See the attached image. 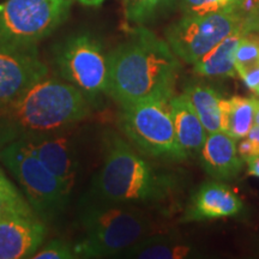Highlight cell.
<instances>
[{"mask_svg": "<svg viewBox=\"0 0 259 259\" xmlns=\"http://www.w3.org/2000/svg\"><path fill=\"white\" fill-rule=\"evenodd\" d=\"M106 94L120 106L153 99L169 100L180 61L167 41L143 25L135 27L127 40L107 56Z\"/></svg>", "mask_w": 259, "mask_h": 259, "instance_id": "obj_1", "label": "cell"}, {"mask_svg": "<svg viewBox=\"0 0 259 259\" xmlns=\"http://www.w3.org/2000/svg\"><path fill=\"white\" fill-rule=\"evenodd\" d=\"M89 114V100L76 87L44 78L0 106V148L21 139L65 131Z\"/></svg>", "mask_w": 259, "mask_h": 259, "instance_id": "obj_2", "label": "cell"}, {"mask_svg": "<svg viewBox=\"0 0 259 259\" xmlns=\"http://www.w3.org/2000/svg\"><path fill=\"white\" fill-rule=\"evenodd\" d=\"M179 189L178 178L160 171L118 135L105 141L100 170L94 177L89 196L116 203L160 206Z\"/></svg>", "mask_w": 259, "mask_h": 259, "instance_id": "obj_3", "label": "cell"}, {"mask_svg": "<svg viewBox=\"0 0 259 259\" xmlns=\"http://www.w3.org/2000/svg\"><path fill=\"white\" fill-rule=\"evenodd\" d=\"M79 219L85 238L74 246L77 258H116L151 232L150 219L138 205L89 194L80 204Z\"/></svg>", "mask_w": 259, "mask_h": 259, "instance_id": "obj_4", "label": "cell"}, {"mask_svg": "<svg viewBox=\"0 0 259 259\" xmlns=\"http://www.w3.org/2000/svg\"><path fill=\"white\" fill-rule=\"evenodd\" d=\"M70 0H5L0 4V50L35 51L66 21Z\"/></svg>", "mask_w": 259, "mask_h": 259, "instance_id": "obj_5", "label": "cell"}, {"mask_svg": "<svg viewBox=\"0 0 259 259\" xmlns=\"http://www.w3.org/2000/svg\"><path fill=\"white\" fill-rule=\"evenodd\" d=\"M169 100L153 99L120 106V127L141 153L185 161L189 157L178 142Z\"/></svg>", "mask_w": 259, "mask_h": 259, "instance_id": "obj_6", "label": "cell"}, {"mask_svg": "<svg viewBox=\"0 0 259 259\" xmlns=\"http://www.w3.org/2000/svg\"><path fill=\"white\" fill-rule=\"evenodd\" d=\"M0 161L11 171L38 219L52 220L66 208L70 193L22 141L0 148Z\"/></svg>", "mask_w": 259, "mask_h": 259, "instance_id": "obj_7", "label": "cell"}, {"mask_svg": "<svg viewBox=\"0 0 259 259\" xmlns=\"http://www.w3.org/2000/svg\"><path fill=\"white\" fill-rule=\"evenodd\" d=\"M244 23L240 12L184 15L166 30V41L174 54L193 65Z\"/></svg>", "mask_w": 259, "mask_h": 259, "instance_id": "obj_8", "label": "cell"}, {"mask_svg": "<svg viewBox=\"0 0 259 259\" xmlns=\"http://www.w3.org/2000/svg\"><path fill=\"white\" fill-rule=\"evenodd\" d=\"M57 65L60 76L89 101L106 94L108 59L101 45L90 35H78L65 42L58 54Z\"/></svg>", "mask_w": 259, "mask_h": 259, "instance_id": "obj_9", "label": "cell"}, {"mask_svg": "<svg viewBox=\"0 0 259 259\" xmlns=\"http://www.w3.org/2000/svg\"><path fill=\"white\" fill-rule=\"evenodd\" d=\"M47 73L35 51L0 50V106L15 101Z\"/></svg>", "mask_w": 259, "mask_h": 259, "instance_id": "obj_10", "label": "cell"}, {"mask_svg": "<svg viewBox=\"0 0 259 259\" xmlns=\"http://www.w3.org/2000/svg\"><path fill=\"white\" fill-rule=\"evenodd\" d=\"M21 141L60 181L67 193L71 194L78 170V160L72 138L59 131Z\"/></svg>", "mask_w": 259, "mask_h": 259, "instance_id": "obj_11", "label": "cell"}, {"mask_svg": "<svg viewBox=\"0 0 259 259\" xmlns=\"http://www.w3.org/2000/svg\"><path fill=\"white\" fill-rule=\"evenodd\" d=\"M244 203L223 181H205L191 194L181 222L235 218L244 211Z\"/></svg>", "mask_w": 259, "mask_h": 259, "instance_id": "obj_12", "label": "cell"}, {"mask_svg": "<svg viewBox=\"0 0 259 259\" xmlns=\"http://www.w3.org/2000/svg\"><path fill=\"white\" fill-rule=\"evenodd\" d=\"M46 227L36 216L0 218V259L32 258L44 244Z\"/></svg>", "mask_w": 259, "mask_h": 259, "instance_id": "obj_13", "label": "cell"}, {"mask_svg": "<svg viewBox=\"0 0 259 259\" xmlns=\"http://www.w3.org/2000/svg\"><path fill=\"white\" fill-rule=\"evenodd\" d=\"M199 158L205 173L219 181L235 180L245 163L238 154L236 139L223 131L208 134Z\"/></svg>", "mask_w": 259, "mask_h": 259, "instance_id": "obj_14", "label": "cell"}, {"mask_svg": "<svg viewBox=\"0 0 259 259\" xmlns=\"http://www.w3.org/2000/svg\"><path fill=\"white\" fill-rule=\"evenodd\" d=\"M204 252L179 235H148L121 252L116 258L187 259L200 258Z\"/></svg>", "mask_w": 259, "mask_h": 259, "instance_id": "obj_15", "label": "cell"}, {"mask_svg": "<svg viewBox=\"0 0 259 259\" xmlns=\"http://www.w3.org/2000/svg\"><path fill=\"white\" fill-rule=\"evenodd\" d=\"M169 107L180 147L185 151L187 157L197 156L202 150L208 132L184 94L171 97Z\"/></svg>", "mask_w": 259, "mask_h": 259, "instance_id": "obj_16", "label": "cell"}, {"mask_svg": "<svg viewBox=\"0 0 259 259\" xmlns=\"http://www.w3.org/2000/svg\"><path fill=\"white\" fill-rule=\"evenodd\" d=\"M244 34H246L244 27L240 25L206 56L193 64L194 72L203 77L238 76L235 67V51Z\"/></svg>", "mask_w": 259, "mask_h": 259, "instance_id": "obj_17", "label": "cell"}, {"mask_svg": "<svg viewBox=\"0 0 259 259\" xmlns=\"http://www.w3.org/2000/svg\"><path fill=\"white\" fill-rule=\"evenodd\" d=\"M258 105L257 97L232 96L231 99H222L221 131L235 139L246 137L254 125Z\"/></svg>", "mask_w": 259, "mask_h": 259, "instance_id": "obj_18", "label": "cell"}, {"mask_svg": "<svg viewBox=\"0 0 259 259\" xmlns=\"http://www.w3.org/2000/svg\"><path fill=\"white\" fill-rule=\"evenodd\" d=\"M208 134L221 131L222 97L211 87L200 83H190L184 90Z\"/></svg>", "mask_w": 259, "mask_h": 259, "instance_id": "obj_19", "label": "cell"}, {"mask_svg": "<svg viewBox=\"0 0 259 259\" xmlns=\"http://www.w3.org/2000/svg\"><path fill=\"white\" fill-rule=\"evenodd\" d=\"M176 4V0H124L126 21L135 27L153 21L164 10Z\"/></svg>", "mask_w": 259, "mask_h": 259, "instance_id": "obj_20", "label": "cell"}, {"mask_svg": "<svg viewBox=\"0 0 259 259\" xmlns=\"http://www.w3.org/2000/svg\"><path fill=\"white\" fill-rule=\"evenodd\" d=\"M8 215L36 216L28 200L0 168V218Z\"/></svg>", "mask_w": 259, "mask_h": 259, "instance_id": "obj_21", "label": "cell"}, {"mask_svg": "<svg viewBox=\"0 0 259 259\" xmlns=\"http://www.w3.org/2000/svg\"><path fill=\"white\" fill-rule=\"evenodd\" d=\"M184 15H205L213 12H240L244 0H176ZM244 16V15H242Z\"/></svg>", "mask_w": 259, "mask_h": 259, "instance_id": "obj_22", "label": "cell"}, {"mask_svg": "<svg viewBox=\"0 0 259 259\" xmlns=\"http://www.w3.org/2000/svg\"><path fill=\"white\" fill-rule=\"evenodd\" d=\"M236 72H244L259 67V34L246 32L242 35L235 51Z\"/></svg>", "mask_w": 259, "mask_h": 259, "instance_id": "obj_23", "label": "cell"}, {"mask_svg": "<svg viewBox=\"0 0 259 259\" xmlns=\"http://www.w3.org/2000/svg\"><path fill=\"white\" fill-rule=\"evenodd\" d=\"M34 259H73L77 258L74 248L69 242L63 240H52L44 247L38 248L32 255Z\"/></svg>", "mask_w": 259, "mask_h": 259, "instance_id": "obj_24", "label": "cell"}, {"mask_svg": "<svg viewBox=\"0 0 259 259\" xmlns=\"http://www.w3.org/2000/svg\"><path fill=\"white\" fill-rule=\"evenodd\" d=\"M236 148H238L239 156L241 157V160L244 162H246L247 160H250L251 157L257 156L258 155L257 150H255V148H254L253 142H252L248 137L241 138L240 143H239V145H236Z\"/></svg>", "mask_w": 259, "mask_h": 259, "instance_id": "obj_25", "label": "cell"}, {"mask_svg": "<svg viewBox=\"0 0 259 259\" xmlns=\"http://www.w3.org/2000/svg\"><path fill=\"white\" fill-rule=\"evenodd\" d=\"M239 77L242 79V82L246 84L251 92H254L259 85V67H254V69H250L244 72L239 73Z\"/></svg>", "mask_w": 259, "mask_h": 259, "instance_id": "obj_26", "label": "cell"}, {"mask_svg": "<svg viewBox=\"0 0 259 259\" xmlns=\"http://www.w3.org/2000/svg\"><path fill=\"white\" fill-rule=\"evenodd\" d=\"M245 32H254L255 29L259 27V4L251 15L246 16L242 23Z\"/></svg>", "mask_w": 259, "mask_h": 259, "instance_id": "obj_27", "label": "cell"}, {"mask_svg": "<svg viewBox=\"0 0 259 259\" xmlns=\"http://www.w3.org/2000/svg\"><path fill=\"white\" fill-rule=\"evenodd\" d=\"M245 163H247V174L259 178V155L251 157Z\"/></svg>", "mask_w": 259, "mask_h": 259, "instance_id": "obj_28", "label": "cell"}, {"mask_svg": "<svg viewBox=\"0 0 259 259\" xmlns=\"http://www.w3.org/2000/svg\"><path fill=\"white\" fill-rule=\"evenodd\" d=\"M259 4V0H244V4H242V15L244 18L246 16L251 15L254 11V9L257 8Z\"/></svg>", "mask_w": 259, "mask_h": 259, "instance_id": "obj_29", "label": "cell"}, {"mask_svg": "<svg viewBox=\"0 0 259 259\" xmlns=\"http://www.w3.org/2000/svg\"><path fill=\"white\" fill-rule=\"evenodd\" d=\"M246 137H248L252 142H253L255 150H257V153L259 155V126L253 125V127L251 128V131L248 132V135L246 136Z\"/></svg>", "mask_w": 259, "mask_h": 259, "instance_id": "obj_30", "label": "cell"}, {"mask_svg": "<svg viewBox=\"0 0 259 259\" xmlns=\"http://www.w3.org/2000/svg\"><path fill=\"white\" fill-rule=\"evenodd\" d=\"M85 6H100L105 0H77Z\"/></svg>", "mask_w": 259, "mask_h": 259, "instance_id": "obj_31", "label": "cell"}, {"mask_svg": "<svg viewBox=\"0 0 259 259\" xmlns=\"http://www.w3.org/2000/svg\"><path fill=\"white\" fill-rule=\"evenodd\" d=\"M254 125L259 126V105L257 108V112H255V118H254Z\"/></svg>", "mask_w": 259, "mask_h": 259, "instance_id": "obj_32", "label": "cell"}, {"mask_svg": "<svg viewBox=\"0 0 259 259\" xmlns=\"http://www.w3.org/2000/svg\"><path fill=\"white\" fill-rule=\"evenodd\" d=\"M253 93H254V94H255V95H258V96H259V85H258V87H257V89H255V90H254V92H253Z\"/></svg>", "mask_w": 259, "mask_h": 259, "instance_id": "obj_33", "label": "cell"}, {"mask_svg": "<svg viewBox=\"0 0 259 259\" xmlns=\"http://www.w3.org/2000/svg\"><path fill=\"white\" fill-rule=\"evenodd\" d=\"M254 32H257V34H259V27L257 28V29H255V31Z\"/></svg>", "mask_w": 259, "mask_h": 259, "instance_id": "obj_34", "label": "cell"}]
</instances>
